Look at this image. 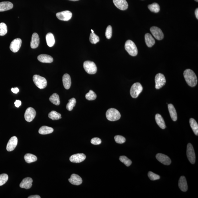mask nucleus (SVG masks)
I'll list each match as a JSON object with an SVG mask.
<instances>
[{
  "label": "nucleus",
  "instance_id": "412c9836",
  "mask_svg": "<svg viewBox=\"0 0 198 198\" xmlns=\"http://www.w3.org/2000/svg\"><path fill=\"white\" fill-rule=\"evenodd\" d=\"M38 59L42 63H51L53 61L52 57L45 54L39 55L38 57Z\"/></svg>",
  "mask_w": 198,
  "mask_h": 198
},
{
  "label": "nucleus",
  "instance_id": "393cba45",
  "mask_svg": "<svg viewBox=\"0 0 198 198\" xmlns=\"http://www.w3.org/2000/svg\"><path fill=\"white\" fill-rule=\"evenodd\" d=\"M145 42L148 47H151L154 45L155 43V40L152 36L149 33L145 34Z\"/></svg>",
  "mask_w": 198,
  "mask_h": 198
},
{
  "label": "nucleus",
  "instance_id": "a878e982",
  "mask_svg": "<svg viewBox=\"0 0 198 198\" xmlns=\"http://www.w3.org/2000/svg\"><path fill=\"white\" fill-rule=\"evenodd\" d=\"M46 43L49 47H52L55 43V40L53 35L51 33H48L46 36Z\"/></svg>",
  "mask_w": 198,
  "mask_h": 198
},
{
  "label": "nucleus",
  "instance_id": "8fccbe9b",
  "mask_svg": "<svg viewBox=\"0 0 198 198\" xmlns=\"http://www.w3.org/2000/svg\"><path fill=\"white\" fill-rule=\"evenodd\" d=\"M91 31H92V33H94V31H93V30H91Z\"/></svg>",
  "mask_w": 198,
  "mask_h": 198
},
{
  "label": "nucleus",
  "instance_id": "f3484780",
  "mask_svg": "<svg viewBox=\"0 0 198 198\" xmlns=\"http://www.w3.org/2000/svg\"><path fill=\"white\" fill-rule=\"evenodd\" d=\"M68 180L71 184L77 186L80 185L83 182L81 178L76 174H72Z\"/></svg>",
  "mask_w": 198,
  "mask_h": 198
},
{
  "label": "nucleus",
  "instance_id": "dca6fc26",
  "mask_svg": "<svg viewBox=\"0 0 198 198\" xmlns=\"http://www.w3.org/2000/svg\"><path fill=\"white\" fill-rule=\"evenodd\" d=\"M115 6L121 10H125L128 7V4L126 0H113Z\"/></svg>",
  "mask_w": 198,
  "mask_h": 198
},
{
  "label": "nucleus",
  "instance_id": "b1692460",
  "mask_svg": "<svg viewBox=\"0 0 198 198\" xmlns=\"http://www.w3.org/2000/svg\"><path fill=\"white\" fill-rule=\"evenodd\" d=\"M168 106L169 112L172 119L174 121H176L177 120V114L175 108H174L173 105L172 104H168Z\"/></svg>",
  "mask_w": 198,
  "mask_h": 198
},
{
  "label": "nucleus",
  "instance_id": "f257e3e1",
  "mask_svg": "<svg viewBox=\"0 0 198 198\" xmlns=\"http://www.w3.org/2000/svg\"><path fill=\"white\" fill-rule=\"evenodd\" d=\"M183 76L187 84L191 87H195L197 84V77L195 72L191 69H187L184 71Z\"/></svg>",
  "mask_w": 198,
  "mask_h": 198
},
{
  "label": "nucleus",
  "instance_id": "f8f14e48",
  "mask_svg": "<svg viewBox=\"0 0 198 198\" xmlns=\"http://www.w3.org/2000/svg\"><path fill=\"white\" fill-rule=\"evenodd\" d=\"M22 40L20 38H16L12 41L10 44V50L14 53L18 52L22 46Z\"/></svg>",
  "mask_w": 198,
  "mask_h": 198
},
{
  "label": "nucleus",
  "instance_id": "7ed1b4c3",
  "mask_svg": "<svg viewBox=\"0 0 198 198\" xmlns=\"http://www.w3.org/2000/svg\"><path fill=\"white\" fill-rule=\"evenodd\" d=\"M125 48L128 53L132 56H135L138 54V49L134 42L129 40L125 44Z\"/></svg>",
  "mask_w": 198,
  "mask_h": 198
},
{
  "label": "nucleus",
  "instance_id": "9b49d317",
  "mask_svg": "<svg viewBox=\"0 0 198 198\" xmlns=\"http://www.w3.org/2000/svg\"><path fill=\"white\" fill-rule=\"evenodd\" d=\"M150 31L154 37L158 40H161L163 39L164 37L163 33L159 28L153 26L150 28Z\"/></svg>",
  "mask_w": 198,
  "mask_h": 198
},
{
  "label": "nucleus",
  "instance_id": "423d86ee",
  "mask_svg": "<svg viewBox=\"0 0 198 198\" xmlns=\"http://www.w3.org/2000/svg\"><path fill=\"white\" fill-rule=\"evenodd\" d=\"M84 67L86 72L89 74H94L97 72V67L93 62L86 61L84 64Z\"/></svg>",
  "mask_w": 198,
  "mask_h": 198
},
{
  "label": "nucleus",
  "instance_id": "f704fd0d",
  "mask_svg": "<svg viewBox=\"0 0 198 198\" xmlns=\"http://www.w3.org/2000/svg\"><path fill=\"white\" fill-rule=\"evenodd\" d=\"M90 41L92 44H96L100 41V38L99 36L94 33H91L90 36Z\"/></svg>",
  "mask_w": 198,
  "mask_h": 198
},
{
  "label": "nucleus",
  "instance_id": "7c9ffc66",
  "mask_svg": "<svg viewBox=\"0 0 198 198\" xmlns=\"http://www.w3.org/2000/svg\"><path fill=\"white\" fill-rule=\"evenodd\" d=\"M49 100L51 103L55 105H59L60 104L59 96L57 93H54L51 95L50 97Z\"/></svg>",
  "mask_w": 198,
  "mask_h": 198
},
{
  "label": "nucleus",
  "instance_id": "aec40b11",
  "mask_svg": "<svg viewBox=\"0 0 198 198\" xmlns=\"http://www.w3.org/2000/svg\"><path fill=\"white\" fill-rule=\"evenodd\" d=\"M178 186L182 191L186 192L187 191L188 189V186H187V180L184 176H180L179 178Z\"/></svg>",
  "mask_w": 198,
  "mask_h": 198
},
{
  "label": "nucleus",
  "instance_id": "49530a36",
  "mask_svg": "<svg viewBox=\"0 0 198 198\" xmlns=\"http://www.w3.org/2000/svg\"><path fill=\"white\" fill-rule=\"evenodd\" d=\"M28 198H40V196L38 195H32V196H29L28 197Z\"/></svg>",
  "mask_w": 198,
  "mask_h": 198
},
{
  "label": "nucleus",
  "instance_id": "2eb2a0df",
  "mask_svg": "<svg viewBox=\"0 0 198 198\" xmlns=\"http://www.w3.org/2000/svg\"><path fill=\"white\" fill-rule=\"evenodd\" d=\"M156 158L159 162L163 164L168 166L171 164V161L169 157L164 154H157Z\"/></svg>",
  "mask_w": 198,
  "mask_h": 198
},
{
  "label": "nucleus",
  "instance_id": "4be33fe9",
  "mask_svg": "<svg viewBox=\"0 0 198 198\" xmlns=\"http://www.w3.org/2000/svg\"><path fill=\"white\" fill-rule=\"evenodd\" d=\"M63 85L66 89H69L71 85V78L68 74L66 73L63 75Z\"/></svg>",
  "mask_w": 198,
  "mask_h": 198
},
{
  "label": "nucleus",
  "instance_id": "72a5a7b5",
  "mask_svg": "<svg viewBox=\"0 0 198 198\" xmlns=\"http://www.w3.org/2000/svg\"><path fill=\"white\" fill-rule=\"evenodd\" d=\"M76 100L74 98L69 100V102L66 106V108L69 111H71L73 110L74 107L75 106L76 104Z\"/></svg>",
  "mask_w": 198,
  "mask_h": 198
},
{
  "label": "nucleus",
  "instance_id": "bb28decb",
  "mask_svg": "<svg viewBox=\"0 0 198 198\" xmlns=\"http://www.w3.org/2000/svg\"><path fill=\"white\" fill-rule=\"evenodd\" d=\"M155 120L157 124L161 129H164L166 128L164 120L160 114H157L156 115Z\"/></svg>",
  "mask_w": 198,
  "mask_h": 198
},
{
  "label": "nucleus",
  "instance_id": "09e8293b",
  "mask_svg": "<svg viewBox=\"0 0 198 198\" xmlns=\"http://www.w3.org/2000/svg\"><path fill=\"white\" fill-rule=\"evenodd\" d=\"M69 1H79V0H69Z\"/></svg>",
  "mask_w": 198,
  "mask_h": 198
},
{
  "label": "nucleus",
  "instance_id": "de8ad7c7",
  "mask_svg": "<svg viewBox=\"0 0 198 198\" xmlns=\"http://www.w3.org/2000/svg\"><path fill=\"white\" fill-rule=\"evenodd\" d=\"M195 14L196 15V18L197 19H198V9L197 8L196 9L195 11Z\"/></svg>",
  "mask_w": 198,
  "mask_h": 198
},
{
  "label": "nucleus",
  "instance_id": "9d476101",
  "mask_svg": "<svg viewBox=\"0 0 198 198\" xmlns=\"http://www.w3.org/2000/svg\"><path fill=\"white\" fill-rule=\"evenodd\" d=\"M72 13L68 10L60 12L56 14L57 18L60 20L68 21L72 18Z\"/></svg>",
  "mask_w": 198,
  "mask_h": 198
},
{
  "label": "nucleus",
  "instance_id": "cd10ccee",
  "mask_svg": "<svg viewBox=\"0 0 198 198\" xmlns=\"http://www.w3.org/2000/svg\"><path fill=\"white\" fill-rule=\"evenodd\" d=\"M54 131L52 128L47 126L41 127L39 130V133L42 135H46L51 134Z\"/></svg>",
  "mask_w": 198,
  "mask_h": 198
},
{
  "label": "nucleus",
  "instance_id": "3c124183",
  "mask_svg": "<svg viewBox=\"0 0 198 198\" xmlns=\"http://www.w3.org/2000/svg\"><path fill=\"white\" fill-rule=\"evenodd\" d=\"M195 1H196V2H198V0H195Z\"/></svg>",
  "mask_w": 198,
  "mask_h": 198
},
{
  "label": "nucleus",
  "instance_id": "4468645a",
  "mask_svg": "<svg viewBox=\"0 0 198 198\" xmlns=\"http://www.w3.org/2000/svg\"><path fill=\"white\" fill-rule=\"evenodd\" d=\"M18 143L17 137L13 136L9 140L7 145L6 150L9 152H11L15 149Z\"/></svg>",
  "mask_w": 198,
  "mask_h": 198
},
{
  "label": "nucleus",
  "instance_id": "ea45409f",
  "mask_svg": "<svg viewBox=\"0 0 198 198\" xmlns=\"http://www.w3.org/2000/svg\"><path fill=\"white\" fill-rule=\"evenodd\" d=\"M114 139L115 142L119 144L123 143L126 141L125 137L121 135H116L114 137Z\"/></svg>",
  "mask_w": 198,
  "mask_h": 198
},
{
  "label": "nucleus",
  "instance_id": "20e7f679",
  "mask_svg": "<svg viewBox=\"0 0 198 198\" xmlns=\"http://www.w3.org/2000/svg\"><path fill=\"white\" fill-rule=\"evenodd\" d=\"M33 81L35 85L40 89H44L47 86V81L44 77L35 75L33 76Z\"/></svg>",
  "mask_w": 198,
  "mask_h": 198
},
{
  "label": "nucleus",
  "instance_id": "2f4dec72",
  "mask_svg": "<svg viewBox=\"0 0 198 198\" xmlns=\"http://www.w3.org/2000/svg\"><path fill=\"white\" fill-rule=\"evenodd\" d=\"M48 117L49 118L53 121L59 120L61 118V114L54 110L52 111L49 113Z\"/></svg>",
  "mask_w": 198,
  "mask_h": 198
},
{
  "label": "nucleus",
  "instance_id": "c85d7f7f",
  "mask_svg": "<svg viewBox=\"0 0 198 198\" xmlns=\"http://www.w3.org/2000/svg\"><path fill=\"white\" fill-rule=\"evenodd\" d=\"M24 159L26 163H31L37 160V158L36 156L30 154H26L24 156Z\"/></svg>",
  "mask_w": 198,
  "mask_h": 198
},
{
  "label": "nucleus",
  "instance_id": "5701e85b",
  "mask_svg": "<svg viewBox=\"0 0 198 198\" xmlns=\"http://www.w3.org/2000/svg\"><path fill=\"white\" fill-rule=\"evenodd\" d=\"M13 5L10 2H0V12L4 11L13 8Z\"/></svg>",
  "mask_w": 198,
  "mask_h": 198
},
{
  "label": "nucleus",
  "instance_id": "4c0bfd02",
  "mask_svg": "<svg viewBox=\"0 0 198 198\" xmlns=\"http://www.w3.org/2000/svg\"><path fill=\"white\" fill-rule=\"evenodd\" d=\"M7 32V26L3 22L0 23V36H4Z\"/></svg>",
  "mask_w": 198,
  "mask_h": 198
},
{
  "label": "nucleus",
  "instance_id": "58836bf2",
  "mask_svg": "<svg viewBox=\"0 0 198 198\" xmlns=\"http://www.w3.org/2000/svg\"><path fill=\"white\" fill-rule=\"evenodd\" d=\"M8 176L6 174L0 175V186H2L7 182L8 179Z\"/></svg>",
  "mask_w": 198,
  "mask_h": 198
},
{
  "label": "nucleus",
  "instance_id": "0eeeda50",
  "mask_svg": "<svg viewBox=\"0 0 198 198\" xmlns=\"http://www.w3.org/2000/svg\"><path fill=\"white\" fill-rule=\"evenodd\" d=\"M187 156L189 162L192 164H194L196 162V155L193 146L191 143L187 145Z\"/></svg>",
  "mask_w": 198,
  "mask_h": 198
},
{
  "label": "nucleus",
  "instance_id": "79ce46f5",
  "mask_svg": "<svg viewBox=\"0 0 198 198\" xmlns=\"http://www.w3.org/2000/svg\"><path fill=\"white\" fill-rule=\"evenodd\" d=\"M112 26H109L107 27L106 30L105 36L107 39H110L112 37Z\"/></svg>",
  "mask_w": 198,
  "mask_h": 198
},
{
  "label": "nucleus",
  "instance_id": "6ab92c4d",
  "mask_svg": "<svg viewBox=\"0 0 198 198\" xmlns=\"http://www.w3.org/2000/svg\"><path fill=\"white\" fill-rule=\"evenodd\" d=\"M40 39L39 35L36 33L32 34L31 42V47L32 48H37L39 45Z\"/></svg>",
  "mask_w": 198,
  "mask_h": 198
},
{
  "label": "nucleus",
  "instance_id": "6e6552de",
  "mask_svg": "<svg viewBox=\"0 0 198 198\" xmlns=\"http://www.w3.org/2000/svg\"><path fill=\"white\" fill-rule=\"evenodd\" d=\"M155 88L159 89L165 85L166 83V79L163 74L158 73L155 76Z\"/></svg>",
  "mask_w": 198,
  "mask_h": 198
},
{
  "label": "nucleus",
  "instance_id": "a211bd4d",
  "mask_svg": "<svg viewBox=\"0 0 198 198\" xmlns=\"http://www.w3.org/2000/svg\"><path fill=\"white\" fill-rule=\"evenodd\" d=\"M33 182L32 179L30 177L24 178L21 182L20 185V187L22 188L28 189L31 188L32 186Z\"/></svg>",
  "mask_w": 198,
  "mask_h": 198
},
{
  "label": "nucleus",
  "instance_id": "e433bc0d",
  "mask_svg": "<svg viewBox=\"0 0 198 198\" xmlns=\"http://www.w3.org/2000/svg\"><path fill=\"white\" fill-rule=\"evenodd\" d=\"M119 160L127 167L130 166L132 163V161L130 159H129L126 156H120Z\"/></svg>",
  "mask_w": 198,
  "mask_h": 198
},
{
  "label": "nucleus",
  "instance_id": "1a4fd4ad",
  "mask_svg": "<svg viewBox=\"0 0 198 198\" xmlns=\"http://www.w3.org/2000/svg\"><path fill=\"white\" fill-rule=\"evenodd\" d=\"M36 115V112L34 108L32 107L28 108L25 113V120L27 122H31L35 118Z\"/></svg>",
  "mask_w": 198,
  "mask_h": 198
},
{
  "label": "nucleus",
  "instance_id": "a18cd8bd",
  "mask_svg": "<svg viewBox=\"0 0 198 198\" xmlns=\"http://www.w3.org/2000/svg\"><path fill=\"white\" fill-rule=\"evenodd\" d=\"M11 90L12 92L14 94H17L19 92V89L17 88H12L11 89Z\"/></svg>",
  "mask_w": 198,
  "mask_h": 198
},
{
  "label": "nucleus",
  "instance_id": "37998d69",
  "mask_svg": "<svg viewBox=\"0 0 198 198\" xmlns=\"http://www.w3.org/2000/svg\"><path fill=\"white\" fill-rule=\"evenodd\" d=\"M101 140L100 138H92L91 141V143L92 144L94 145H98L100 144L101 143Z\"/></svg>",
  "mask_w": 198,
  "mask_h": 198
},
{
  "label": "nucleus",
  "instance_id": "c756f323",
  "mask_svg": "<svg viewBox=\"0 0 198 198\" xmlns=\"http://www.w3.org/2000/svg\"><path fill=\"white\" fill-rule=\"evenodd\" d=\"M189 123L193 131L196 135H198V125L197 123L194 119H190Z\"/></svg>",
  "mask_w": 198,
  "mask_h": 198
},
{
  "label": "nucleus",
  "instance_id": "a19ab883",
  "mask_svg": "<svg viewBox=\"0 0 198 198\" xmlns=\"http://www.w3.org/2000/svg\"><path fill=\"white\" fill-rule=\"evenodd\" d=\"M148 176L150 180H158L160 178V176L159 175H157V174L152 172L151 171L149 172L148 173Z\"/></svg>",
  "mask_w": 198,
  "mask_h": 198
},
{
  "label": "nucleus",
  "instance_id": "ddd939ff",
  "mask_svg": "<svg viewBox=\"0 0 198 198\" xmlns=\"http://www.w3.org/2000/svg\"><path fill=\"white\" fill-rule=\"evenodd\" d=\"M86 156L84 154H73L70 157L69 160L73 163H80L85 160Z\"/></svg>",
  "mask_w": 198,
  "mask_h": 198
},
{
  "label": "nucleus",
  "instance_id": "c03bdc74",
  "mask_svg": "<svg viewBox=\"0 0 198 198\" xmlns=\"http://www.w3.org/2000/svg\"><path fill=\"white\" fill-rule=\"evenodd\" d=\"M14 104L15 107L17 108H19L22 105V102L19 100H16L15 102H14Z\"/></svg>",
  "mask_w": 198,
  "mask_h": 198
},
{
  "label": "nucleus",
  "instance_id": "39448f33",
  "mask_svg": "<svg viewBox=\"0 0 198 198\" xmlns=\"http://www.w3.org/2000/svg\"><path fill=\"white\" fill-rule=\"evenodd\" d=\"M143 90V87L139 83H135L130 89L131 96L133 98H136Z\"/></svg>",
  "mask_w": 198,
  "mask_h": 198
},
{
  "label": "nucleus",
  "instance_id": "c9c22d12",
  "mask_svg": "<svg viewBox=\"0 0 198 198\" xmlns=\"http://www.w3.org/2000/svg\"><path fill=\"white\" fill-rule=\"evenodd\" d=\"M97 98V95L93 91L90 90L86 95V98L89 101L94 100Z\"/></svg>",
  "mask_w": 198,
  "mask_h": 198
},
{
  "label": "nucleus",
  "instance_id": "473e14b6",
  "mask_svg": "<svg viewBox=\"0 0 198 198\" xmlns=\"http://www.w3.org/2000/svg\"><path fill=\"white\" fill-rule=\"evenodd\" d=\"M148 7L150 11L154 13H158L160 10V7L159 5L156 3H154L152 4L149 5Z\"/></svg>",
  "mask_w": 198,
  "mask_h": 198
},
{
  "label": "nucleus",
  "instance_id": "f03ea898",
  "mask_svg": "<svg viewBox=\"0 0 198 198\" xmlns=\"http://www.w3.org/2000/svg\"><path fill=\"white\" fill-rule=\"evenodd\" d=\"M106 116L108 121H118L121 117V113L114 108L108 109L106 113Z\"/></svg>",
  "mask_w": 198,
  "mask_h": 198
}]
</instances>
